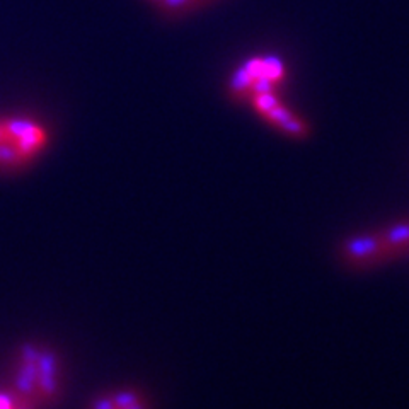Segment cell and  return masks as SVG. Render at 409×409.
<instances>
[{"label":"cell","instance_id":"cell-1","mask_svg":"<svg viewBox=\"0 0 409 409\" xmlns=\"http://www.w3.org/2000/svg\"><path fill=\"white\" fill-rule=\"evenodd\" d=\"M338 259L352 271H370L391 263L379 230L346 235L338 246Z\"/></svg>","mask_w":409,"mask_h":409},{"label":"cell","instance_id":"cell-2","mask_svg":"<svg viewBox=\"0 0 409 409\" xmlns=\"http://www.w3.org/2000/svg\"><path fill=\"white\" fill-rule=\"evenodd\" d=\"M247 102L253 106V109L261 116L263 121H266L283 135L297 140L307 139L310 135L307 121L300 115L293 113L289 106L283 104L275 89H263L253 92L247 97Z\"/></svg>","mask_w":409,"mask_h":409},{"label":"cell","instance_id":"cell-3","mask_svg":"<svg viewBox=\"0 0 409 409\" xmlns=\"http://www.w3.org/2000/svg\"><path fill=\"white\" fill-rule=\"evenodd\" d=\"M9 140L18 148L25 164L33 160L48 144V132L38 121L29 118H4Z\"/></svg>","mask_w":409,"mask_h":409},{"label":"cell","instance_id":"cell-4","mask_svg":"<svg viewBox=\"0 0 409 409\" xmlns=\"http://www.w3.org/2000/svg\"><path fill=\"white\" fill-rule=\"evenodd\" d=\"M36 372L41 404L53 403L60 394V363H58V356L50 349H39Z\"/></svg>","mask_w":409,"mask_h":409},{"label":"cell","instance_id":"cell-5","mask_svg":"<svg viewBox=\"0 0 409 409\" xmlns=\"http://www.w3.org/2000/svg\"><path fill=\"white\" fill-rule=\"evenodd\" d=\"M379 234L391 261L409 254V219H397L387 223L379 229Z\"/></svg>","mask_w":409,"mask_h":409},{"label":"cell","instance_id":"cell-6","mask_svg":"<svg viewBox=\"0 0 409 409\" xmlns=\"http://www.w3.org/2000/svg\"><path fill=\"white\" fill-rule=\"evenodd\" d=\"M116 409H147L144 397L135 391L111 392Z\"/></svg>","mask_w":409,"mask_h":409},{"label":"cell","instance_id":"cell-7","mask_svg":"<svg viewBox=\"0 0 409 409\" xmlns=\"http://www.w3.org/2000/svg\"><path fill=\"white\" fill-rule=\"evenodd\" d=\"M0 409H14L13 394H0Z\"/></svg>","mask_w":409,"mask_h":409}]
</instances>
